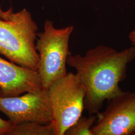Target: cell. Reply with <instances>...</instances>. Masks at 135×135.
I'll use <instances>...</instances> for the list:
<instances>
[{
	"instance_id": "obj_1",
	"label": "cell",
	"mask_w": 135,
	"mask_h": 135,
	"mask_svg": "<svg viewBox=\"0 0 135 135\" xmlns=\"http://www.w3.org/2000/svg\"><path fill=\"white\" fill-rule=\"evenodd\" d=\"M135 59V46L121 51L105 45L89 50L85 55L68 56L67 65L74 68L84 87V109L97 114L106 100L123 92L120 82L127 77V67Z\"/></svg>"
},
{
	"instance_id": "obj_2",
	"label": "cell",
	"mask_w": 135,
	"mask_h": 135,
	"mask_svg": "<svg viewBox=\"0 0 135 135\" xmlns=\"http://www.w3.org/2000/svg\"><path fill=\"white\" fill-rule=\"evenodd\" d=\"M38 27L26 9L0 19V54L12 63L37 71L39 54L35 40Z\"/></svg>"
},
{
	"instance_id": "obj_3",
	"label": "cell",
	"mask_w": 135,
	"mask_h": 135,
	"mask_svg": "<svg viewBox=\"0 0 135 135\" xmlns=\"http://www.w3.org/2000/svg\"><path fill=\"white\" fill-rule=\"evenodd\" d=\"M74 29L73 26L56 29L52 21L47 20L43 32L37 34L39 39L36 48L39 56L37 72L43 90H48L53 82L67 75V59L71 53L69 43Z\"/></svg>"
},
{
	"instance_id": "obj_4",
	"label": "cell",
	"mask_w": 135,
	"mask_h": 135,
	"mask_svg": "<svg viewBox=\"0 0 135 135\" xmlns=\"http://www.w3.org/2000/svg\"><path fill=\"white\" fill-rule=\"evenodd\" d=\"M56 135H64L68 129L82 116L85 90L72 72L53 82L48 89Z\"/></svg>"
},
{
	"instance_id": "obj_5",
	"label": "cell",
	"mask_w": 135,
	"mask_h": 135,
	"mask_svg": "<svg viewBox=\"0 0 135 135\" xmlns=\"http://www.w3.org/2000/svg\"><path fill=\"white\" fill-rule=\"evenodd\" d=\"M108 101L97 114L93 135H135V92L123 91Z\"/></svg>"
},
{
	"instance_id": "obj_6",
	"label": "cell",
	"mask_w": 135,
	"mask_h": 135,
	"mask_svg": "<svg viewBox=\"0 0 135 135\" xmlns=\"http://www.w3.org/2000/svg\"><path fill=\"white\" fill-rule=\"evenodd\" d=\"M0 111L13 126L24 122H53L48 90L27 92L22 96L0 97Z\"/></svg>"
},
{
	"instance_id": "obj_7",
	"label": "cell",
	"mask_w": 135,
	"mask_h": 135,
	"mask_svg": "<svg viewBox=\"0 0 135 135\" xmlns=\"http://www.w3.org/2000/svg\"><path fill=\"white\" fill-rule=\"evenodd\" d=\"M0 88L2 97L20 96L42 90L37 71L8 62L0 57Z\"/></svg>"
},
{
	"instance_id": "obj_8",
	"label": "cell",
	"mask_w": 135,
	"mask_h": 135,
	"mask_svg": "<svg viewBox=\"0 0 135 135\" xmlns=\"http://www.w3.org/2000/svg\"><path fill=\"white\" fill-rule=\"evenodd\" d=\"M8 135H56V132L53 122L43 124L24 122L13 126Z\"/></svg>"
},
{
	"instance_id": "obj_9",
	"label": "cell",
	"mask_w": 135,
	"mask_h": 135,
	"mask_svg": "<svg viewBox=\"0 0 135 135\" xmlns=\"http://www.w3.org/2000/svg\"><path fill=\"white\" fill-rule=\"evenodd\" d=\"M97 120V114L89 115V117L81 116L68 129L65 135H93L92 127L94 125Z\"/></svg>"
},
{
	"instance_id": "obj_10",
	"label": "cell",
	"mask_w": 135,
	"mask_h": 135,
	"mask_svg": "<svg viewBox=\"0 0 135 135\" xmlns=\"http://www.w3.org/2000/svg\"><path fill=\"white\" fill-rule=\"evenodd\" d=\"M13 127V125L9 120L6 121L0 118V135H8Z\"/></svg>"
},
{
	"instance_id": "obj_11",
	"label": "cell",
	"mask_w": 135,
	"mask_h": 135,
	"mask_svg": "<svg viewBox=\"0 0 135 135\" xmlns=\"http://www.w3.org/2000/svg\"><path fill=\"white\" fill-rule=\"evenodd\" d=\"M13 13V9L10 8L7 11H4L1 9L0 7V18L4 20H8L10 18V16Z\"/></svg>"
},
{
	"instance_id": "obj_12",
	"label": "cell",
	"mask_w": 135,
	"mask_h": 135,
	"mask_svg": "<svg viewBox=\"0 0 135 135\" xmlns=\"http://www.w3.org/2000/svg\"><path fill=\"white\" fill-rule=\"evenodd\" d=\"M129 38L132 45L134 46H135V30H133L131 32L129 35Z\"/></svg>"
},
{
	"instance_id": "obj_13",
	"label": "cell",
	"mask_w": 135,
	"mask_h": 135,
	"mask_svg": "<svg viewBox=\"0 0 135 135\" xmlns=\"http://www.w3.org/2000/svg\"><path fill=\"white\" fill-rule=\"evenodd\" d=\"M0 97H2V91H1V88H0Z\"/></svg>"
}]
</instances>
